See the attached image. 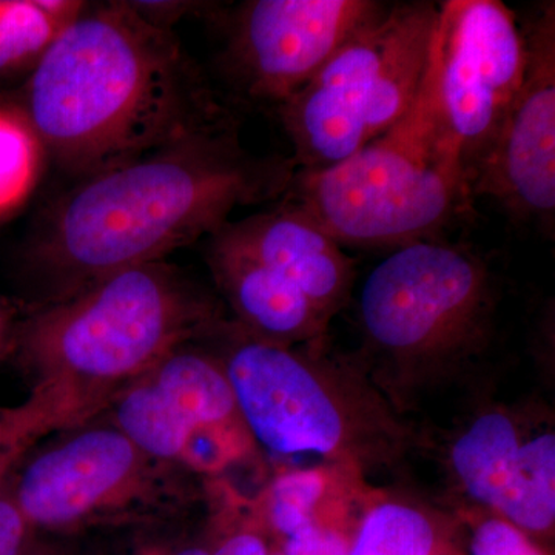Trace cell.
Returning <instances> with one entry per match:
<instances>
[{
  "mask_svg": "<svg viewBox=\"0 0 555 555\" xmlns=\"http://www.w3.org/2000/svg\"><path fill=\"white\" fill-rule=\"evenodd\" d=\"M21 112L46 155L83 179L240 126L173 30L131 2L86 7L30 73Z\"/></svg>",
  "mask_w": 555,
  "mask_h": 555,
  "instance_id": "6da1fadb",
  "label": "cell"
},
{
  "mask_svg": "<svg viewBox=\"0 0 555 555\" xmlns=\"http://www.w3.org/2000/svg\"><path fill=\"white\" fill-rule=\"evenodd\" d=\"M295 170L292 158L248 152L233 126L86 178L51 210L36 241L33 261L47 284L42 306L210 238L236 208L283 198Z\"/></svg>",
  "mask_w": 555,
  "mask_h": 555,
  "instance_id": "7a4b0ae2",
  "label": "cell"
},
{
  "mask_svg": "<svg viewBox=\"0 0 555 555\" xmlns=\"http://www.w3.org/2000/svg\"><path fill=\"white\" fill-rule=\"evenodd\" d=\"M222 323L210 295L181 270L156 261L42 306L20 341L35 385L87 423L171 350L211 337Z\"/></svg>",
  "mask_w": 555,
  "mask_h": 555,
  "instance_id": "3957f363",
  "label": "cell"
},
{
  "mask_svg": "<svg viewBox=\"0 0 555 555\" xmlns=\"http://www.w3.org/2000/svg\"><path fill=\"white\" fill-rule=\"evenodd\" d=\"M281 203L339 246L430 240L473 201L466 179L409 109L393 129L321 169H297Z\"/></svg>",
  "mask_w": 555,
  "mask_h": 555,
  "instance_id": "277c9868",
  "label": "cell"
},
{
  "mask_svg": "<svg viewBox=\"0 0 555 555\" xmlns=\"http://www.w3.org/2000/svg\"><path fill=\"white\" fill-rule=\"evenodd\" d=\"M438 3L387 5L278 107L297 169L349 158L408 115L425 75Z\"/></svg>",
  "mask_w": 555,
  "mask_h": 555,
  "instance_id": "5b68a950",
  "label": "cell"
},
{
  "mask_svg": "<svg viewBox=\"0 0 555 555\" xmlns=\"http://www.w3.org/2000/svg\"><path fill=\"white\" fill-rule=\"evenodd\" d=\"M225 334L233 343L221 364L255 443L341 463L366 462L401 443L400 426L345 369L240 326H225Z\"/></svg>",
  "mask_w": 555,
  "mask_h": 555,
  "instance_id": "8992f818",
  "label": "cell"
},
{
  "mask_svg": "<svg viewBox=\"0 0 555 555\" xmlns=\"http://www.w3.org/2000/svg\"><path fill=\"white\" fill-rule=\"evenodd\" d=\"M520 22L500 0H448L411 112L473 188L525 78ZM473 196V195H470Z\"/></svg>",
  "mask_w": 555,
  "mask_h": 555,
  "instance_id": "52a82bcc",
  "label": "cell"
},
{
  "mask_svg": "<svg viewBox=\"0 0 555 555\" xmlns=\"http://www.w3.org/2000/svg\"><path fill=\"white\" fill-rule=\"evenodd\" d=\"M494 297L491 272L476 254L443 241H415L369 273L361 327L377 352L401 366H437L485 345Z\"/></svg>",
  "mask_w": 555,
  "mask_h": 555,
  "instance_id": "ba28073f",
  "label": "cell"
},
{
  "mask_svg": "<svg viewBox=\"0 0 555 555\" xmlns=\"http://www.w3.org/2000/svg\"><path fill=\"white\" fill-rule=\"evenodd\" d=\"M182 469L112 423H83L33 455L10 488L33 531L69 532L177 516L190 500Z\"/></svg>",
  "mask_w": 555,
  "mask_h": 555,
  "instance_id": "9c48e42d",
  "label": "cell"
},
{
  "mask_svg": "<svg viewBox=\"0 0 555 555\" xmlns=\"http://www.w3.org/2000/svg\"><path fill=\"white\" fill-rule=\"evenodd\" d=\"M386 3L374 0H250L233 11L222 65L240 96L280 107Z\"/></svg>",
  "mask_w": 555,
  "mask_h": 555,
  "instance_id": "30bf717a",
  "label": "cell"
},
{
  "mask_svg": "<svg viewBox=\"0 0 555 555\" xmlns=\"http://www.w3.org/2000/svg\"><path fill=\"white\" fill-rule=\"evenodd\" d=\"M525 78L470 195L494 199L511 218L553 230L555 218V3L518 17Z\"/></svg>",
  "mask_w": 555,
  "mask_h": 555,
  "instance_id": "8fae6325",
  "label": "cell"
},
{
  "mask_svg": "<svg viewBox=\"0 0 555 555\" xmlns=\"http://www.w3.org/2000/svg\"><path fill=\"white\" fill-rule=\"evenodd\" d=\"M451 465L470 499L528 535L555 524L554 433L524 437L503 411L477 416L451 449Z\"/></svg>",
  "mask_w": 555,
  "mask_h": 555,
  "instance_id": "7c38bea8",
  "label": "cell"
},
{
  "mask_svg": "<svg viewBox=\"0 0 555 555\" xmlns=\"http://www.w3.org/2000/svg\"><path fill=\"white\" fill-rule=\"evenodd\" d=\"M259 262L301 291L324 317L331 318L347 299L353 261L337 241L298 208L280 207L221 229Z\"/></svg>",
  "mask_w": 555,
  "mask_h": 555,
  "instance_id": "4fadbf2b",
  "label": "cell"
},
{
  "mask_svg": "<svg viewBox=\"0 0 555 555\" xmlns=\"http://www.w3.org/2000/svg\"><path fill=\"white\" fill-rule=\"evenodd\" d=\"M208 240V266L244 332L284 346L321 338L328 320L301 291L266 268L222 230Z\"/></svg>",
  "mask_w": 555,
  "mask_h": 555,
  "instance_id": "5bb4252c",
  "label": "cell"
},
{
  "mask_svg": "<svg viewBox=\"0 0 555 555\" xmlns=\"http://www.w3.org/2000/svg\"><path fill=\"white\" fill-rule=\"evenodd\" d=\"M86 7L75 0H0V79L31 73Z\"/></svg>",
  "mask_w": 555,
  "mask_h": 555,
  "instance_id": "9a60e30c",
  "label": "cell"
},
{
  "mask_svg": "<svg viewBox=\"0 0 555 555\" xmlns=\"http://www.w3.org/2000/svg\"><path fill=\"white\" fill-rule=\"evenodd\" d=\"M441 535L433 518L403 502H383L367 511L346 555H438Z\"/></svg>",
  "mask_w": 555,
  "mask_h": 555,
  "instance_id": "2e32d148",
  "label": "cell"
},
{
  "mask_svg": "<svg viewBox=\"0 0 555 555\" xmlns=\"http://www.w3.org/2000/svg\"><path fill=\"white\" fill-rule=\"evenodd\" d=\"M43 155L46 150L24 113L0 107V215L30 195Z\"/></svg>",
  "mask_w": 555,
  "mask_h": 555,
  "instance_id": "e0dca14e",
  "label": "cell"
},
{
  "mask_svg": "<svg viewBox=\"0 0 555 555\" xmlns=\"http://www.w3.org/2000/svg\"><path fill=\"white\" fill-rule=\"evenodd\" d=\"M327 492V474L321 469H297L281 474L266 491L262 502L266 524L287 539L315 524L317 511Z\"/></svg>",
  "mask_w": 555,
  "mask_h": 555,
  "instance_id": "ac0fdd59",
  "label": "cell"
},
{
  "mask_svg": "<svg viewBox=\"0 0 555 555\" xmlns=\"http://www.w3.org/2000/svg\"><path fill=\"white\" fill-rule=\"evenodd\" d=\"M64 427L67 418L40 387H33L24 403L0 411V485L36 441Z\"/></svg>",
  "mask_w": 555,
  "mask_h": 555,
  "instance_id": "d6986e66",
  "label": "cell"
},
{
  "mask_svg": "<svg viewBox=\"0 0 555 555\" xmlns=\"http://www.w3.org/2000/svg\"><path fill=\"white\" fill-rule=\"evenodd\" d=\"M473 555H546L526 532L505 518L492 516L480 521L470 537Z\"/></svg>",
  "mask_w": 555,
  "mask_h": 555,
  "instance_id": "ffe728a7",
  "label": "cell"
},
{
  "mask_svg": "<svg viewBox=\"0 0 555 555\" xmlns=\"http://www.w3.org/2000/svg\"><path fill=\"white\" fill-rule=\"evenodd\" d=\"M350 539L339 529L315 521L283 540V555H346Z\"/></svg>",
  "mask_w": 555,
  "mask_h": 555,
  "instance_id": "44dd1931",
  "label": "cell"
},
{
  "mask_svg": "<svg viewBox=\"0 0 555 555\" xmlns=\"http://www.w3.org/2000/svg\"><path fill=\"white\" fill-rule=\"evenodd\" d=\"M35 531L11 494L10 478L0 485V555H24Z\"/></svg>",
  "mask_w": 555,
  "mask_h": 555,
  "instance_id": "7402d4cb",
  "label": "cell"
},
{
  "mask_svg": "<svg viewBox=\"0 0 555 555\" xmlns=\"http://www.w3.org/2000/svg\"><path fill=\"white\" fill-rule=\"evenodd\" d=\"M268 542L255 529H238L215 543L211 555H270Z\"/></svg>",
  "mask_w": 555,
  "mask_h": 555,
  "instance_id": "603a6c76",
  "label": "cell"
},
{
  "mask_svg": "<svg viewBox=\"0 0 555 555\" xmlns=\"http://www.w3.org/2000/svg\"><path fill=\"white\" fill-rule=\"evenodd\" d=\"M214 543L203 540H171L164 545L153 546L142 555H211Z\"/></svg>",
  "mask_w": 555,
  "mask_h": 555,
  "instance_id": "cb8c5ba5",
  "label": "cell"
},
{
  "mask_svg": "<svg viewBox=\"0 0 555 555\" xmlns=\"http://www.w3.org/2000/svg\"><path fill=\"white\" fill-rule=\"evenodd\" d=\"M14 339L16 338H14L13 320L9 310L0 302V358L9 352Z\"/></svg>",
  "mask_w": 555,
  "mask_h": 555,
  "instance_id": "d4e9b609",
  "label": "cell"
},
{
  "mask_svg": "<svg viewBox=\"0 0 555 555\" xmlns=\"http://www.w3.org/2000/svg\"><path fill=\"white\" fill-rule=\"evenodd\" d=\"M24 555H68L60 547L49 545V543L39 542L33 537L30 545L25 550Z\"/></svg>",
  "mask_w": 555,
  "mask_h": 555,
  "instance_id": "484cf974",
  "label": "cell"
}]
</instances>
